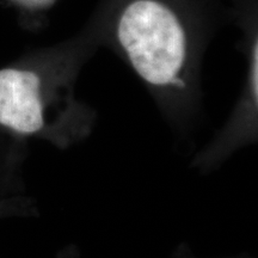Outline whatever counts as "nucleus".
<instances>
[{
    "instance_id": "0eeeda50",
    "label": "nucleus",
    "mask_w": 258,
    "mask_h": 258,
    "mask_svg": "<svg viewBox=\"0 0 258 258\" xmlns=\"http://www.w3.org/2000/svg\"><path fill=\"white\" fill-rule=\"evenodd\" d=\"M17 2L25 5H40L43 4L44 2H47V0H17Z\"/></svg>"
},
{
    "instance_id": "20e7f679",
    "label": "nucleus",
    "mask_w": 258,
    "mask_h": 258,
    "mask_svg": "<svg viewBox=\"0 0 258 258\" xmlns=\"http://www.w3.org/2000/svg\"><path fill=\"white\" fill-rule=\"evenodd\" d=\"M37 201L27 194L0 200V221L17 218L40 217Z\"/></svg>"
},
{
    "instance_id": "f03ea898",
    "label": "nucleus",
    "mask_w": 258,
    "mask_h": 258,
    "mask_svg": "<svg viewBox=\"0 0 258 258\" xmlns=\"http://www.w3.org/2000/svg\"><path fill=\"white\" fill-rule=\"evenodd\" d=\"M66 64H21L0 70V131L64 151L84 143L97 115L72 97Z\"/></svg>"
},
{
    "instance_id": "423d86ee",
    "label": "nucleus",
    "mask_w": 258,
    "mask_h": 258,
    "mask_svg": "<svg viewBox=\"0 0 258 258\" xmlns=\"http://www.w3.org/2000/svg\"><path fill=\"white\" fill-rule=\"evenodd\" d=\"M80 251L74 244H70L60 250L56 254V258H79Z\"/></svg>"
},
{
    "instance_id": "39448f33",
    "label": "nucleus",
    "mask_w": 258,
    "mask_h": 258,
    "mask_svg": "<svg viewBox=\"0 0 258 258\" xmlns=\"http://www.w3.org/2000/svg\"><path fill=\"white\" fill-rule=\"evenodd\" d=\"M173 258H199L192 253L191 249L189 247V245L186 243H180L178 246L176 247V250L173 251ZM234 258H252V257H246V256H240V257H234Z\"/></svg>"
},
{
    "instance_id": "f257e3e1",
    "label": "nucleus",
    "mask_w": 258,
    "mask_h": 258,
    "mask_svg": "<svg viewBox=\"0 0 258 258\" xmlns=\"http://www.w3.org/2000/svg\"><path fill=\"white\" fill-rule=\"evenodd\" d=\"M117 40L138 76L158 93L167 125L189 138L198 109L190 85L188 38L176 15L156 0H135L121 16Z\"/></svg>"
},
{
    "instance_id": "7ed1b4c3",
    "label": "nucleus",
    "mask_w": 258,
    "mask_h": 258,
    "mask_svg": "<svg viewBox=\"0 0 258 258\" xmlns=\"http://www.w3.org/2000/svg\"><path fill=\"white\" fill-rule=\"evenodd\" d=\"M28 141L0 131V200L25 194Z\"/></svg>"
}]
</instances>
